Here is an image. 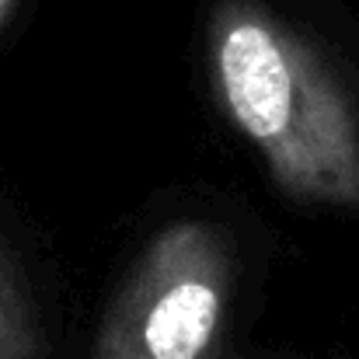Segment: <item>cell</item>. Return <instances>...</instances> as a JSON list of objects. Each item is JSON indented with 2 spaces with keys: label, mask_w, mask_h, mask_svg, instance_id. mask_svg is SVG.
Instances as JSON below:
<instances>
[{
  "label": "cell",
  "mask_w": 359,
  "mask_h": 359,
  "mask_svg": "<svg viewBox=\"0 0 359 359\" xmlns=\"http://www.w3.org/2000/svg\"><path fill=\"white\" fill-rule=\"evenodd\" d=\"M210 74L272 185L314 206H359V109L332 60L262 0L210 11Z\"/></svg>",
  "instance_id": "1"
},
{
  "label": "cell",
  "mask_w": 359,
  "mask_h": 359,
  "mask_svg": "<svg viewBox=\"0 0 359 359\" xmlns=\"http://www.w3.org/2000/svg\"><path fill=\"white\" fill-rule=\"evenodd\" d=\"M234 279V244L217 224H168L133 258L91 359H220Z\"/></svg>",
  "instance_id": "2"
},
{
  "label": "cell",
  "mask_w": 359,
  "mask_h": 359,
  "mask_svg": "<svg viewBox=\"0 0 359 359\" xmlns=\"http://www.w3.org/2000/svg\"><path fill=\"white\" fill-rule=\"evenodd\" d=\"M0 359H49L21 265L0 234Z\"/></svg>",
  "instance_id": "3"
},
{
  "label": "cell",
  "mask_w": 359,
  "mask_h": 359,
  "mask_svg": "<svg viewBox=\"0 0 359 359\" xmlns=\"http://www.w3.org/2000/svg\"><path fill=\"white\" fill-rule=\"evenodd\" d=\"M14 4H18V0H0V28L7 25V18H11V11H14Z\"/></svg>",
  "instance_id": "4"
}]
</instances>
